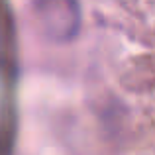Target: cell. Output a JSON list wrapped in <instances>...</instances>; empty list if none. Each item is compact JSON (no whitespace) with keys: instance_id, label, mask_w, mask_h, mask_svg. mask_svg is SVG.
Listing matches in <instances>:
<instances>
[{"instance_id":"cell-1","label":"cell","mask_w":155,"mask_h":155,"mask_svg":"<svg viewBox=\"0 0 155 155\" xmlns=\"http://www.w3.org/2000/svg\"><path fill=\"white\" fill-rule=\"evenodd\" d=\"M38 18L45 34L55 41H67L75 38L81 26L79 4L73 0H47L35 4Z\"/></svg>"}]
</instances>
